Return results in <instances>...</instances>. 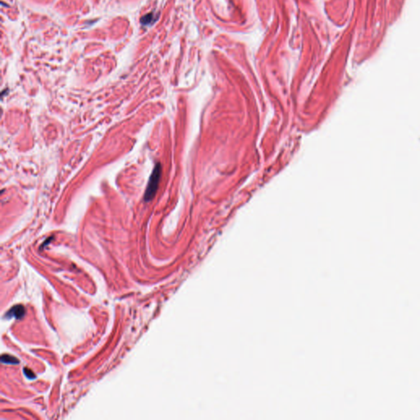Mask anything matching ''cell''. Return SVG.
<instances>
[{"mask_svg":"<svg viewBox=\"0 0 420 420\" xmlns=\"http://www.w3.org/2000/svg\"><path fill=\"white\" fill-rule=\"evenodd\" d=\"M161 173H162V167L161 164L158 162L154 168L153 169L152 174L150 175V177L148 182L147 188L145 193V200L146 202H149L153 199V198L155 196V194L158 190L159 181H160Z\"/></svg>","mask_w":420,"mask_h":420,"instance_id":"cell-1","label":"cell"},{"mask_svg":"<svg viewBox=\"0 0 420 420\" xmlns=\"http://www.w3.org/2000/svg\"><path fill=\"white\" fill-rule=\"evenodd\" d=\"M25 313H26V310H25V308L23 306L16 305L12 308L8 314H6V318H14L19 319V318H22V317L24 316Z\"/></svg>","mask_w":420,"mask_h":420,"instance_id":"cell-2","label":"cell"},{"mask_svg":"<svg viewBox=\"0 0 420 420\" xmlns=\"http://www.w3.org/2000/svg\"><path fill=\"white\" fill-rule=\"evenodd\" d=\"M1 361L3 364H18L19 363V361L15 357H13L9 355H3L1 357Z\"/></svg>","mask_w":420,"mask_h":420,"instance_id":"cell-3","label":"cell"},{"mask_svg":"<svg viewBox=\"0 0 420 420\" xmlns=\"http://www.w3.org/2000/svg\"><path fill=\"white\" fill-rule=\"evenodd\" d=\"M153 20H154V14L150 13H149V14H147V15L144 16L143 18H141V23H142V24L145 25V26H146V25L151 24L152 21H153Z\"/></svg>","mask_w":420,"mask_h":420,"instance_id":"cell-4","label":"cell"},{"mask_svg":"<svg viewBox=\"0 0 420 420\" xmlns=\"http://www.w3.org/2000/svg\"><path fill=\"white\" fill-rule=\"evenodd\" d=\"M24 372L26 377H28L29 379L35 378V375H34L33 372H31V371H30V369H28V368H24Z\"/></svg>","mask_w":420,"mask_h":420,"instance_id":"cell-5","label":"cell"}]
</instances>
